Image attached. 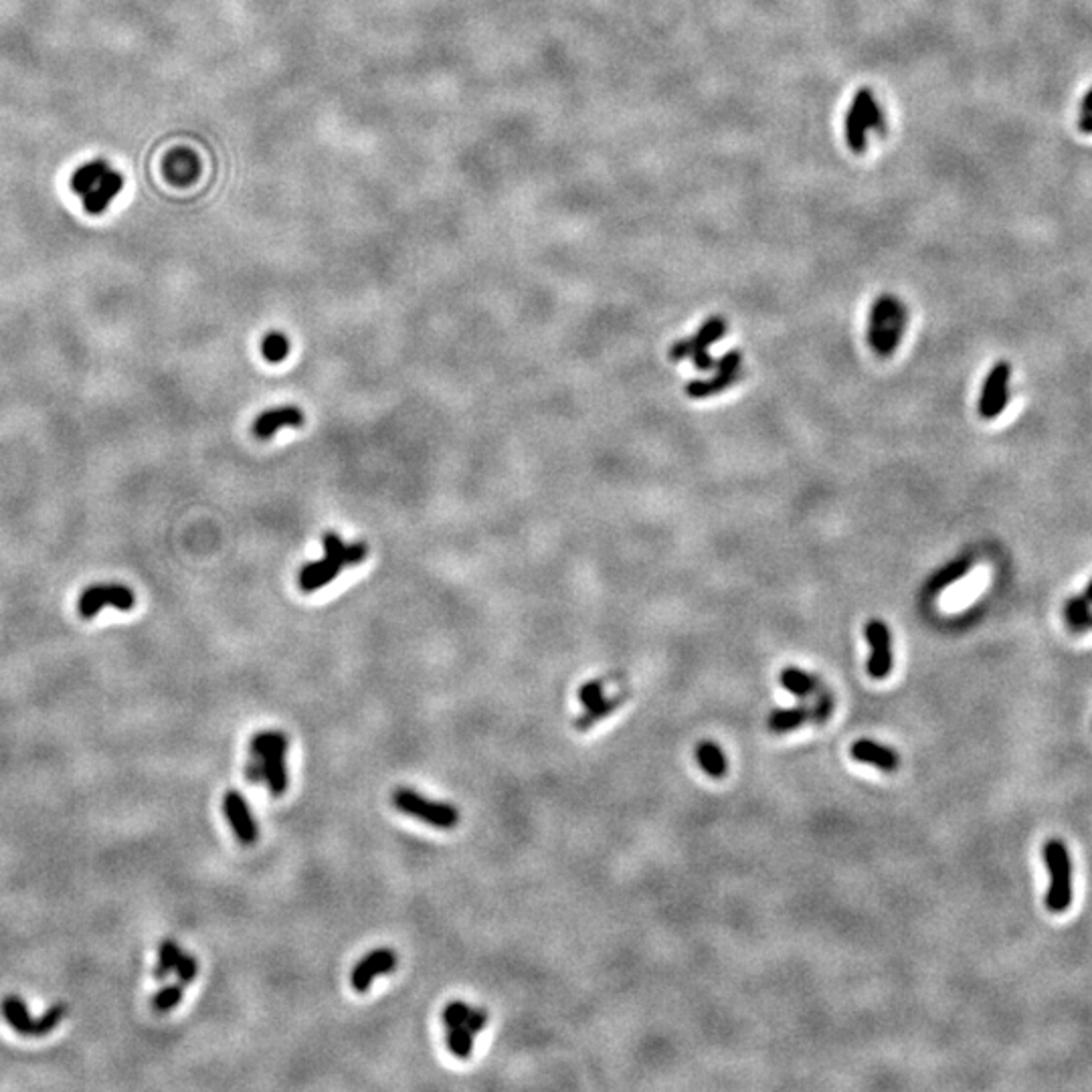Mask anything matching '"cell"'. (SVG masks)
Instances as JSON below:
<instances>
[{
    "label": "cell",
    "mask_w": 1092,
    "mask_h": 1092,
    "mask_svg": "<svg viewBox=\"0 0 1092 1092\" xmlns=\"http://www.w3.org/2000/svg\"><path fill=\"white\" fill-rule=\"evenodd\" d=\"M622 702H624V697H615V698L603 697L601 700L585 706V712H582L575 721V728L577 730H589L593 725H597L599 721H603L605 716H610L615 709H619V704Z\"/></svg>",
    "instance_id": "24"
},
{
    "label": "cell",
    "mask_w": 1092,
    "mask_h": 1092,
    "mask_svg": "<svg viewBox=\"0 0 1092 1092\" xmlns=\"http://www.w3.org/2000/svg\"><path fill=\"white\" fill-rule=\"evenodd\" d=\"M182 991H184V985L182 984L168 985L165 989H160L158 994L154 996V999H152L154 1010L156 1012H170L172 1008H177V1005L182 999Z\"/></svg>",
    "instance_id": "30"
},
{
    "label": "cell",
    "mask_w": 1092,
    "mask_h": 1092,
    "mask_svg": "<svg viewBox=\"0 0 1092 1092\" xmlns=\"http://www.w3.org/2000/svg\"><path fill=\"white\" fill-rule=\"evenodd\" d=\"M737 379H739V372H730V375L718 372L714 379L690 381L686 384V395L690 396V399H709V396H712L716 393H723L725 389L732 387V384L737 382Z\"/></svg>",
    "instance_id": "22"
},
{
    "label": "cell",
    "mask_w": 1092,
    "mask_h": 1092,
    "mask_svg": "<svg viewBox=\"0 0 1092 1092\" xmlns=\"http://www.w3.org/2000/svg\"><path fill=\"white\" fill-rule=\"evenodd\" d=\"M0 1012H3L5 1020L10 1024V1027L17 1029V1032L22 1036L49 1034L67 1015L65 1005H55V1008L47 1010V1013L41 1017V1020H33V1017L29 1015L27 1005H24L22 999H19L15 996H8L3 999Z\"/></svg>",
    "instance_id": "6"
},
{
    "label": "cell",
    "mask_w": 1092,
    "mask_h": 1092,
    "mask_svg": "<svg viewBox=\"0 0 1092 1092\" xmlns=\"http://www.w3.org/2000/svg\"><path fill=\"white\" fill-rule=\"evenodd\" d=\"M1010 381H1012V365L1008 361H999L987 372L982 387V396H979V417L982 419H996L1003 413V409L1010 403Z\"/></svg>",
    "instance_id": "7"
},
{
    "label": "cell",
    "mask_w": 1092,
    "mask_h": 1092,
    "mask_svg": "<svg viewBox=\"0 0 1092 1092\" xmlns=\"http://www.w3.org/2000/svg\"><path fill=\"white\" fill-rule=\"evenodd\" d=\"M180 955H182V951L179 947V942H175L172 939H166V941L160 942L158 965H156V971H154L156 979H160V982H163V979L168 973L175 971L177 970V963L180 959Z\"/></svg>",
    "instance_id": "28"
},
{
    "label": "cell",
    "mask_w": 1092,
    "mask_h": 1092,
    "mask_svg": "<svg viewBox=\"0 0 1092 1092\" xmlns=\"http://www.w3.org/2000/svg\"><path fill=\"white\" fill-rule=\"evenodd\" d=\"M223 812H225L229 824L235 831V836H237V840L241 843H245V846H251V843L257 841V838H259L257 824L251 815L250 805H247L245 797L241 796L239 791L231 789L225 793V796H223Z\"/></svg>",
    "instance_id": "10"
},
{
    "label": "cell",
    "mask_w": 1092,
    "mask_h": 1092,
    "mask_svg": "<svg viewBox=\"0 0 1092 1092\" xmlns=\"http://www.w3.org/2000/svg\"><path fill=\"white\" fill-rule=\"evenodd\" d=\"M469 1012H471V1008H469L467 1003H464V1001H450L448 1005H445V1010H443V1024H445V1027L452 1029V1027H457V1026H464L466 1020H467Z\"/></svg>",
    "instance_id": "31"
},
{
    "label": "cell",
    "mask_w": 1092,
    "mask_h": 1092,
    "mask_svg": "<svg viewBox=\"0 0 1092 1092\" xmlns=\"http://www.w3.org/2000/svg\"><path fill=\"white\" fill-rule=\"evenodd\" d=\"M1081 111H1083V114H1092V88H1090V92H1088V93L1083 97V102H1081Z\"/></svg>",
    "instance_id": "40"
},
{
    "label": "cell",
    "mask_w": 1092,
    "mask_h": 1092,
    "mask_svg": "<svg viewBox=\"0 0 1092 1092\" xmlns=\"http://www.w3.org/2000/svg\"><path fill=\"white\" fill-rule=\"evenodd\" d=\"M601 698H603V682L601 680H591V682H587V684H582L579 690V700L582 706H589Z\"/></svg>",
    "instance_id": "33"
},
{
    "label": "cell",
    "mask_w": 1092,
    "mask_h": 1092,
    "mask_svg": "<svg viewBox=\"0 0 1092 1092\" xmlns=\"http://www.w3.org/2000/svg\"><path fill=\"white\" fill-rule=\"evenodd\" d=\"M108 170H109V166H108V163H104V160H93V163L79 166L71 177V191L79 196H85L90 191L95 189L97 182L104 179Z\"/></svg>",
    "instance_id": "21"
},
{
    "label": "cell",
    "mask_w": 1092,
    "mask_h": 1092,
    "mask_svg": "<svg viewBox=\"0 0 1092 1092\" xmlns=\"http://www.w3.org/2000/svg\"><path fill=\"white\" fill-rule=\"evenodd\" d=\"M122 189H123V177L120 175V172L109 168L104 175V179L97 182L95 189L83 196L85 213L102 215L104 210L109 207V203L122 193Z\"/></svg>",
    "instance_id": "15"
},
{
    "label": "cell",
    "mask_w": 1092,
    "mask_h": 1092,
    "mask_svg": "<svg viewBox=\"0 0 1092 1092\" xmlns=\"http://www.w3.org/2000/svg\"><path fill=\"white\" fill-rule=\"evenodd\" d=\"M690 358H692V365H694V368H697V370L706 372V370L716 368V361L709 354V351H694L690 354Z\"/></svg>",
    "instance_id": "36"
},
{
    "label": "cell",
    "mask_w": 1092,
    "mask_h": 1092,
    "mask_svg": "<svg viewBox=\"0 0 1092 1092\" xmlns=\"http://www.w3.org/2000/svg\"><path fill=\"white\" fill-rule=\"evenodd\" d=\"M324 558L309 563L300 570V587L304 593H314L316 589L328 585L338 577L340 570L349 565H358L365 561L366 546L363 542L346 544L338 535L326 532L324 539Z\"/></svg>",
    "instance_id": "1"
},
{
    "label": "cell",
    "mask_w": 1092,
    "mask_h": 1092,
    "mask_svg": "<svg viewBox=\"0 0 1092 1092\" xmlns=\"http://www.w3.org/2000/svg\"><path fill=\"white\" fill-rule=\"evenodd\" d=\"M247 777H250V781H253V783H259V781H266L262 761L253 759V756H251V763L247 765Z\"/></svg>",
    "instance_id": "38"
},
{
    "label": "cell",
    "mask_w": 1092,
    "mask_h": 1092,
    "mask_svg": "<svg viewBox=\"0 0 1092 1092\" xmlns=\"http://www.w3.org/2000/svg\"><path fill=\"white\" fill-rule=\"evenodd\" d=\"M779 680H781V684H783V688H785L787 692L796 694V697H799V698L812 697V694H815V692L822 690V686H819L817 678H813V676H812V674H808V672H803L801 668H793V666H787V668L783 669V672H781Z\"/></svg>",
    "instance_id": "20"
},
{
    "label": "cell",
    "mask_w": 1092,
    "mask_h": 1092,
    "mask_svg": "<svg viewBox=\"0 0 1092 1092\" xmlns=\"http://www.w3.org/2000/svg\"><path fill=\"white\" fill-rule=\"evenodd\" d=\"M1064 624L1074 634H1085L1092 629V579L1081 595L1066 599L1062 607Z\"/></svg>",
    "instance_id": "14"
},
{
    "label": "cell",
    "mask_w": 1092,
    "mask_h": 1092,
    "mask_svg": "<svg viewBox=\"0 0 1092 1092\" xmlns=\"http://www.w3.org/2000/svg\"><path fill=\"white\" fill-rule=\"evenodd\" d=\"M726 334V320L723 316H711L709 320L704 322V324L698 328V332L694 334L690 338L692 344V352L694 351H706L711 344L718 342ZM690 352V354H692Z\"/></svg>",
    "instance_id": "25"
},
{
    "label": "cell",
    "mask_w": 1092,
    "mask_h": 1092,
    "mask_svg": "<svg viewBox=\"0 0 1092 1092\" xmlns=\"http://www.w3.org/2000/svg\"><path fill=\"white\" fill-rule=\"evenodd\" d=\"M396 963L399 961H396V953L393 949L370 951L354 965V970L351 973L352 989L358 991V994H365L379 975L393 973L396 970Z\"/></svg>",
    "instance_id": "9"
},
{
    "label": "cell",
    "mask_w": 1092,
    "mask_h": 1092,
    "mask_svg": "<svg viewBox=\"0 0 1092 1092\" xmlns=\"http://www.w3.org/2000/svg\"><path fill=\"white\" fill-rule=\"evenodd\" d=\"M907 314H909L907 308L902 306L900 300H897L895 306H892L888 324H886V328L883 332V338H880V344H878V349H876V354L878 356L888 358L890 354H895L897 346H898V342L902 338V330H904V326H907V320H909Z\"/></svg>",
    "instance_id": "16"
},
{
    "label": "cell",
    "mask_w": 1092,
    "mask_h": 1092,
    "mask_svg": "<svg viewBox=\"0 0 1092 1092\" xmlns=\"http://www.w3.org/2000/svg\"><path fill=\"white\" fill-rule=\"evenodd\" d=\"M288 737H281L273 747H269L264 754H262V765H264V777H266V783L271 791V796H283L285 791H288V769H285V754H288ZM255 759V756H253Z\"/></svg>",
    "instance_id": "11"
},
{
    "label": "cell",
    "mask_w": 1092,
    "mask_h": 1092,
    "mask_svg": "<svg viewBox=\"0 0 1092 1092\" xmlns=\"http://www.w3.org/2000/svg\"><path fill=\"white\" fill-rule=\"evenodd\" d=\"M971 568H973V558H970V556L957 558V561H953V563L945 565L941 570H937V573L933 577H930L928 585H927V591L930 595H937L942 589H947L949 585H953V582L961 581L967 573H970Z\"/></svg>",
    "instance_id": "19"
},
{
    "label": "cell",
    "mask_w": 1092,
    "mask_h": 1092,
    "mask_svg": "<svg viewBox=\"0 0 1092 1092\" xmlns=\"http://www.w3.org/2000/svg\"><path fill=\"white\" fill-rule=\"evenodd\" d=\"M697 756H698V763L702 767V771L706 775H711L714 779H721L726 773V759H725V753L723 749L718 747L714 742H702L700 747L697 749Z\"/></svg>",
    "instance_id": "26"
},
{
    "label": "cell",
    "mask_w": 1092,
    "mask_h": 1092,
    "mask_svg": "<svg viewBox=\"0 0 1092 1092\" xmlns=\"http://www.w3.org/2000/svg\"><path fill=\"white\" fill-rule=\"evenodd\" d=\"M808 721H812L810 706H796V709L775 711L771 716H769L767 725H769V730L775 732V735H783V732L796 730Z\"/></svg>",
    "instance_id": "23"
},
{
    "label": "cell",
    "mask_w": 1092,
    "mask_h": 1092,
    "mask_svg": "<svg viewBox=\"0 0 1092 1092\" xmlns=\"http://www.w3.org/2000/svg\"><path fill=\"white\" fill-rule=\"evenodd\" d=\"M488 1020H490V1017H488V1012L486 1010H480V1008L474 1010V1008H471V1012H469V1015H467V1020H466L464 1026L469 1029V1032L480 1034L481 1029L488 1026Z\"/></svg>",
    "instance_id": "35"
},
{
    "label": "cell",
    "mask_w": 1092,
    "mask_h": 1092,
    "mask_svg": "<svg viewBox=\"0 0 1092 1092\" xmlns=\"http://www.w3.org/2000/svg\"><path fill=\"white\" fill-rule=\"evenodd\" d=\"M165 175L170 182L186 184L198 175V163L189 151H177L165 160Z\"/></svg>",
    "instance_id": "18"
},
{
    "label": "cell",
    "mask_w": 1092,
    "mask_h": 1092,
    "mask_svg": "<svg viewBox=\"0 0 1092 1092\" xmlns=\"http://www.w3.org/2000/svg\"><path fill=\"white\" fill-rule=\"evenodd\" d=\"M262 352L266 356V361H269V363H280V361H283L285 356H288V352H290V342H288V338L283 337V334L271 332V334H267V337L264 338Z\"/></svg>",
    "instance_id": "29"
},
{
    "label": "cell",
    "mask_w": 1092,
    "mask_h": 1092,
    "mask_svg": "<svg viewBox=\"0 0 1092 1092\" xmlns=\"http://www.w3.org/2000/svg\"><path fill=\"white\" fill-rule=\"evenodd\" d=\"M304 413L297 407H276L267 409L264 415L253 421V436L259 439H269L281 427H302Z\"/></svg>",
    "instance_id": "12"
},
{
    "label": "cell",
    "mask_w": 1092,
    "mask_h": 1092,
    "mask_svg": "<svg viewBox=\"0 0 1092 1092\" xmlns=\"http://www.w3.org/2000/svg\"><path fill=\"white\" fill-rule=\"evenodd\" d=\"M1078 130L1085 134H1092V114H1083L1078 120Z\"/></svg>",
    "instance_id": "39"
},
{
    "label": "cell",
    "mask_w": 1092,
    "mask_h": 1092,
    "mask_svg": "<svg viewBox=\"0 0 1092 1092\" xmlns=\"http://www.w3.org/2000/svg\"><path fill=\"white\" fill-rule=\"evenodd\" d=\"M886 122L884 111L870 88H860L855 92L852 106L843 123V138L852 152L862 154L868 144V134H884Z\"/></svg>",
    "instance_id": "2"
},
{
    "label": "cell",
    "mask_w": 1092,
    "mask_h": 1092,
    "mask_svg": "<svg viewBox=\"0 0 1092 1092\" xmlns=\"http://www.w3.org/2000/svg\"><path fill=\"white\" fill-rule=\"evenodd\" d=\"M690 352H692V344H690V338H682V340H676V342L672 344V349H669V361H674V363H678V361H684V358H690Z\"/></svg>",
    "instance_id": "37"
},
{
    "label": "cell",
    "mask_w": 1092,
    "mask_h": 1092,
    "mask_svg": "<svg viewBox=\"0 0 1092 1092\" xmlns=\"http://www.w3.org/2000/svg\"><path fill=\"white\" fill-rule=\"evenodd\" d=\"M175 971H177V975H179V982H180L182 985H186V984L194 982V977H196V973H198V961H196V957H193V955H186V953H182V955H180V959H179V963H177V970H175Z\"/></svg>",
    "instance_id": "32"
},
{
    "label": "cell",
    "mask_w": 1092,
    "mask_h": 1092,
    "mask_svg": "<svg viewBox=\"0 0 1092 1092\" xmlns=\"http://www.w3.org/2000/svg\"><path fill=\"white\" fill-rule=\"evenodd\" d=\"M393 803L399 812L413 815L419 822L438 829H453L459 824V810L455 805L445 801H431L413 789L407 787L396 789L393 793Z\"/></svg>",
    "instance_id": "4"
},
{
    "label": "cell",
    "mask_w": 1092,
    "mask_h": 1092,
    "mask_svg": "<svg viewBox=\"0 0 1092 1092\" xmlns=\"http://www.w3.org/2000/svg\"><path fill=\"white\" fill-rule=\"evenodd\" d=\"M740 361H742V354L739 351H730L716 361V372H725V375H730V372H739Z\"/></svg>",
    "instance_id": "34"
},
{
    "label": "cell",
    "mask_w": 1092,
    "mask_h": 1092,
    "mask_svg": "<svg viewBox=\"0 0 1092 1092\" xmlns=\"http://www.w3.org/2000/svg\"><path fill=\"white\" fill-rule=\"evenodd\" d=\"M850 754H852L854 761L872 765L884 773H895L900 765V759H898L895 749L884 747V744H878L874 740H866V739L854 742L852 749H850Z\"/></svg>",
    "instance_id": "13"
},
{
    "label": "cell",
    "mask_w": 1092,
    "mask_h": 1092,
    "mask_svg": "<svg viewBox=\"0 0 1092 1092\" xmlns=\"http://www.w3.org/2000/svg\"><path fill=\"white\" fill-rule=\"evenodd\" d=\"M136 605L134 591L123 582H93L85 587L78 599V613L83 619H92L102 613L106 607H114L118 611H132Z\"/></svg>",
    "instance_id": "5"
},
{
    "label": "cell",
    "mask_w": 1092,
    "mask_h": 1092,
    "mask_svg": "<svg viewBox=\"0 0 1092 1092\" xmlns=\"http://www.w3.org/2000/svg\"><path fill=\"white\" fill-rule=\"evenodd\" d=\"M866 641L870 645V657H868V674L874 680H884L895 660H892V636L890 629L883 619H870L866 624Z\"/></svg>",
    "instance_id": "8"
},
{
    "label": "cell",
    "mask_w": 1092,
    "mask_h": 1092,
    "mask_svg": "<svg viewBox=\"0 0 1092 1092\" xmlns=\"http://www.w3.org/2000/svg\"><path fill=\"white\" fill-rule=\"evenodd\" d=\"M1044 862L1050 874L1046 892V909L1054 914H1062L1072 904V860L1070 852L1062 840H1048L1044 843Z\"/></svg>",
    "instance_id": "3"
},
{
    "label": "cell",
    "mask_w": 1092,
    "mask_h": 1092,
    "mask_svg": "<svg viewBox=\"0 0 1092 1092\" xmlns=\"http://www.w3.org/2000/svg\"><path fill=\"white\" fill-rule=\"evenodd\" d=\"M897 300H898L897 295L883 294L870 308V318H868V342H870L872 351L878 349L880 338H883V332L888 324L892 306H895Z\"/></svg>",
    "instance_id": "17"
},
{
    "label": "cell",
    "mask_w": 1092,
    "mask_h": 1092,
    "mask_svg": "<svg viewBox=\"0 0 1092 1092\" xmlns=\"http://www.w3.org/2000/svg\"><path fill=\"white\" fill-rule=\"evenodd\" d=\"M474 1032H469L466 1026H457L448 1029V1048L459 1060H467L474 1054Z\"/></svg>",
    "instance_id": "27"
}]
</instances>
